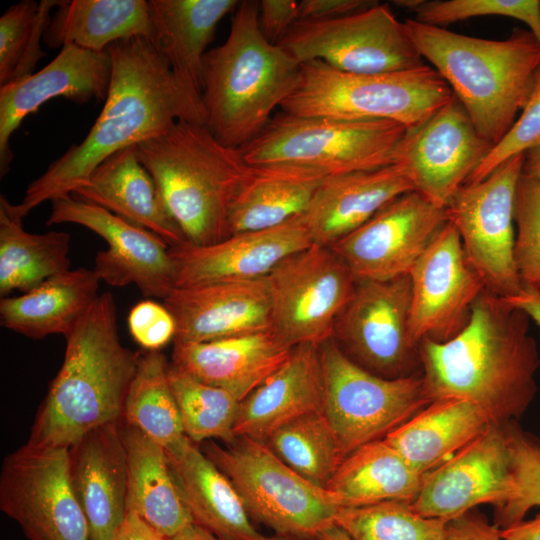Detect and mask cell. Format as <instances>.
I'll use <instances>...</instances> for the list:
<instances>
[{
    "label": "cell",
    "mask_w": 540,
    "mask_h": 540,
    "mask_svg": "<svg viewBox=\"0 0 540 540\" xmlns=\"http://www.w3.org/2000/svg\"><path fill=\"white\" fill-rule=\"evenodd\" d=\"M324 383L323 414L344 458L384 439L429 403L421 372L387 379L349 360L330 338L319 345Z\"/></svg>",
    "instance_id": "30bf717a"
},
{
    "label": "cell",
    "mask_w": 540,
    "mask_h": 540,
    "mask_svg": "<svg viewBox=\"0 0 540 540\" xmlns=\"http://www.w3.org/2000/svg\"><path fill=\"white\" fill-rule=\"evenodd\" d=\"M111 78L104 106L87 136L32 181L23 200L11 204L23 219L45 201L72 195L112 154L159 136L179 120L205 124L201 96L182 82L146 38L111 44Z\"/></svg>",
    "instance_id": "6da1fadb"
},
{
    "label": "cell",
    "mask_w": 540,
    "mask_h": 540,
    "mask_svg": "<svg viewBox=\"0 0 540 540\" xmlns=\"http://www.w3.org/2000/svg\"><path fill=\"white\" fill-rule=\"evenodd\" d=\"M168 378L184 433L194 443L219 439L233 443L234 425L240 405L228 391L202 383L169 363Z\"/></svg>",
    "instance_id": "ab89813d"
},
{
    "label": "cell",
    "mask_w": 540,
    "mask_h": 540,
    "mask_svg": "<svg viewBox=\"0 0 540 540\" xmlns=\"http://www.w3.org/2000/svg\"><path fill=\"white\" fill-rule=\"evenodd\" d=\"M169 214L187 241L216 244L230 236L231 205L250 165L205 124L179 120L137 146Z\"/></svg>",
    "instance_id": "8992f818"
},
{
    "label": "cell",
    "mask_w": 540,
    "mask_h": 540,
    "mask_svg": "<svg viewBox=\"0 0 540 540\" xmlns=\"http://www.w3.org/2000/svg\"><path fill=\"white\" fill-rule=\"evenodd\" d=\"M319 345L292 348L288 359L240 402L236 437L265 442L279 427L310 412H323Z\"/></svg>",
    "instance_id": "4316f807"
},
{
    "label": "cell",
    "mask_w": 540,
    "mask_h": 540,
    "mask_svg": "<svg viewBox=\"0 0 540 540\" xmlns=\"http://www.w3.org/2000/svg\"><path fill=\"white\" fill-rule=\"evenodd\" d=\"M412 341L446 342L469 323L472 308L486 290L470 263L457 229L448 221L409 273Z\"/></svg>",
    "instance_id": "e0dca14e"
},
{
    "label": "cell",
    "mask_w": 540,
    "mask_h": 540,
    "mask_svg": "<svg viewBox=\"0 0 540 540\" xmlns=\"http://www.w3.org/2000/svg\"><path fill=\"white\" fill-rule=\"evenodd\" d=\"M297 21V1H259V25L263 35L269 42L277 44Z\"/></svg>",
    "instance_id": "c3c4849f"
},
{
    "label": "cell",
    "mask_w": 540,
    "mask_h": 540,
    "mask_svg": "<svg viewBox=\"0 0 540 540\" xmlns=\"http://www.w3.org/2000/svg\"><path fill=\"white\" fill-rule=\"evenodd\" d=\"M60 1H20L0 18V86L31 75L46 56L40 43Z\"/></svg>",
    "instance_id": "b9f144b4"
},
{
    "label": "cell",
    "mask_w": 540,
    "mask_h": 540,
    "mask_svg": "<svg viewBox=\"0 0 540 540\" xmlns=\"http://www.w3.org/2000/svg\"><path fill=\"white\" fill-rule=\"evenodd\" d=\"M514 485L512 498L494 509V525L504 529L524 520L540 506V440L518 421L505 423Z\"/></svg>",
    "instance_id": "7bdbcfd3"
},
{
    "label": "cell",
    "mask_w": 540,
    "mask_h": 540,
    "mask_svg": "<svg viewBox=\"0 0 540 540\" xmlns=\"http://www.w3.org/2000/svg\"><path fill=\"white\" fill-rule=\"evenodd\" d=\"M413 190L395 165L328 176L301 217L313 244L332 247L385 205Z\"/></svg>",
    "instance_id": "484cf974"
},
{
    "label": "cell",
    "mask_w": 540,
    "mask_h": 540,
    "mask_svg": "<svg viewBox=\"0 0 540 540\" xmlns=\"http://www.w3.org/2000/svg\"><path fill=\"white\" fill-rule=\"evenodd\" d=\"M492 147L454 96L426 122L406 131L393 165L415 191L446 208Z\"/></svg>",
    "instance_id": "2e32d148"
},
{
    "label": "cell",
    "mask_w": 540,
    "mask_h": 540,
    "mask_svg": "<svg viewBox=\"0 0 540 540\" xmlns=\"http://www.w3.org/2000/svg\"><path fill=\"white\" fill-rule=\"evenodd\" d=\"M445 540H503L500 529L486 517L470 510L447 522Z\"/></svg>",
    "instance_id": "f907efd6"
},
{
    "label": "cell",
    "mask_w": 540,
    "mask_h": 540,
    "mask_svg": "<svg viewBox=\"0 0 540 540\" xmlns=\"http://www.w3.org/2000/svg\"><path fill=\"white\" fill-rule=\"evenodd\" d=\"M277 44L301 64L318 60L352 74L398 72L426 64L404 22L379 2L336 19L297 21Z\"/></svg>",
    "instance_id": "8fae6325"
},
{
    "label": "cell",
    "mask_w": 540,
    "mask_h": 540,
    "mask_svg": "<svg viewBox=\"0 0 540 540\" xmlns=\"http://www.w3.org/2000/svg\"><path fill=\"white\" fill-rule=\"evenodd\" d=\"M325 178L297 168L250 166L231 205L229 234L270 229L302 215Z\"/></svg>",
    "instance_id": "e575fe53"
},
{
    "label": "cell",
    "mask_w": 540,
    "mask_h": 540,
    "mask_svg": "<svg viewBox=\"0 0 540 540\" xmlns=\"http://www.w3.org/2000/svg\"><path fill=\"white\" fill-rule=\"evenodd\" d=\"M301 215L270 229L230 235L198 246L189 242L169 248L175 288L267 277L287 256L311 246Z\"/></svg>",
    "instance_id": "44dd1931"
},
{
    "label": "cell",
    "mask_w": 540,
    "mask_h": 540,
    "mask_svg": "<svg viewBox=\"0 0 540 540\" xmlns=\"http://www.w3.org/2000/svg\"><path fill=\"white\" fill-rule=\"evenodd\" d=\"M500 535L503 540H540V512L532 519L500 529Z\"/></svg>",
    "instance_id": "db71d44e"
},
{
    "label": "cell",
    "mask_w": 540,
    "mask_h": 540,
    "mask_svg": "<svg viewBox=\"0 0 540 540\" xmlns=\"http://www.w3.org/2000/svg\"><path fill=\"white\" fill-rule=\"evenodd\" d=\"M127 321L131 336L147 351H160L175 339L176 322L164 304L141 301L131 308Z\"/></svg>",
    "instance_id": "7dc6e473"
},
{
    "label": "cell",
    "mask_w": 540,
    "mask_h": 540,
    "mask_svg": "<svg viewBox=\"0 0 540 540\" xmlns=\"http://www.w3.org/2000/svg\"><path fill=\"white\" fill-rule=\"evenodd\" d=\"M406 131L387 120L347 121L282 111L240 150L250 166L297 168L328 177L393 165Z\"/></svg>",
    "instance_id": "ba28073f"
},
{
    "label": "cell",
    "mask_w": 540,
    "mask_h": 540,
    "mask_svg": "<svg viewBox=\"0 0 540 540\" xmlns=\"http://www.w3.org/2000/svg\"><path fill=\"white\" fill-rule=\"evenodd\" d=\"M163 304L175 319L178 342H207L270 329L266 277L174 288Z\"/></svg>",
    "instance_id": "603a6c76"
},
{
    "label": "cell",
    "mask_w": 540,
    "mask_h": 540,
    "mask_svg": "<svg viewBox=\"0 0 540 540\" xmlns=\"http://www.w3.org/2000/svg\"><path fill=\"white\" fill-rule=\"evenodd\" d=\"M540 145V66L529 97L508 132L496 143L466 184L486 178L498 166Z\"/></svg>",
    "instance_id": "bcb514c9"
},
{
    "label": "cell",
    "mask_w": 540,
    "mask_h": 540,
    "mask_svg": "<svg viewBox=\"0 0 540 540\" xmlns=\"http://www.w3.org/2000/svg\"><path fill=\"white\" fill-rule=\"evenodd\" d=\"M272 540H300V539L274 535V536H272Z\"/></svg>",
    "instance_id": "680465c9"
},
{
    "label": "cell",
    "mask_w": 540,
    "mask_h": 540,
    "mask_svg": "<svg viewBox=\"0 0 540 540\" xmlns=\"http://www.w3.org/2000/svg\"><path fill=\"white\" fill-rule=\"evenodd\" d=\"M128 464L127 513L169 538L193 522L176 486L165 449L121 423Z\"/></svg>",
    "instance_id": "d6a6232c"
},
{
    "label": "cell",
    "mask_w": 540,
    "mask_h": 540,
    "mask_svg": "<svg viewBox=\"0 0 540 540\" xmlns=\"http://www.w3.org/2000/svg\"><path fill=\"white\" fill-rule=\"evenodd\" d=\"M513 494L505 423H492L453 457L424 474L411 506L424 517L448 522L481 504L498 508Z\"/></svg>",
    "instance_id": "ffe728a7"
},
{
    "label": "cell",
    "mask_w": 540,
    "mask_h": 540,
    "mask_svg": "<svg viewBox=\"0 0 540 540\" xmlns=\"http://www.w3.org/2000/svg\"><path fill=\"white\" fill-rule=\"evenodd\" d=\"M0 509L28 540H91L72 488L68 449L26 444L5 456Z\"/></svg>",
    "instance_id": "9a60e30c"
},
{
    "label": "cell",
    "mask_w": 540,
    "mask_h": 540,
    "mask_svg": "<svg viewBox=\"0 0 540 540\" xmlns=\"http://www.w3.org/2000/svg\"><path fill=\"white\" fill-rule=\"evenodd\" d=\"M47 225L72 223L90 229L108 245L94 271L113 287L134 284L143 296L165 299L175 288L170 246L158 235L72 195L51 201Z\"/></svg>",
    "instance_id": "d6986e66"
},
{
    "label": "cell",
    "mask_w": 540,
    "mask_h": 540,
    "mask_svg": "<svg viewBox=\"0 0 540 540\" xmlns=\"http://www.w3.org/2000/svg\"><path fill=\"white\" fill-rule=\"evenodd\" d=\"M447 222L445 207L413 190L385 205L329 248L356 279L390 280L409 275Z\"/></svg>",
    "instance_id": "ac0fdd59"
},
{
    "label": "cell",
    "mask_w": 540,
    "mask_h": 540,
    "mask_svg": "<svg viewBox=\"0 0 540 540\" xmlns=\"http://www.w3.org/2000/svg\"><path fill=\"white\" fill-rule=\"evenodd\" d=\"M171 365L231 393L240 402L289 357L292 348L270 329L207 342L174 341Z\"/></svg>",
    "instance_id": "d4e9b609"
},
{
    "label": "cell",
    "mask_w": 540,
    "mask_h": 540,
    "mask_svg": "<svg viewBox=\"0 0 540 540\" xmlns=\"http://www.w3.org/2000/svg\"><path fill=\"white\" fill-rule=\"evenodd\" d=\"M205 455L229 478L251 518L274 535L315 540L339 508L330 492L305 480L263 441L237 437L220 446L212 441Z\"/></svg>",
    "instance_id": "9c48e42d"
},
{
    "label": "cell",
    "mask_w": 540,
    "mask_h": 540,
    "mask_svg": "<svg viewBox=\"0 0 540 540\" xmlns=\"http://www.w3.org/2000/svg\"><path fill=\"white\" fill-rule=\"evenodd\" d=\"M135 37L154 40L149 1L65 0L56 7L43 42L50 48L74 45L102 53Z\"/></svg>",
    "instance_id": "836d02e7"
},
{
    "label": "cell",
    "mask_w": 540,
    "mask_h": 540,
    "mask_svg": "<svg viewBox=\"0 0 540 540\" xmlns=\"http://www.w3.org/2000/svg\"><path fill=\"white\" fill-rule=\"evenodd\" d=\"M522 173L540 180V145L524 154Z\"/></svg>",
    "instance_id": "9f6ffc18"
},
{
    "label": "cell",
    "mask_w": 540,
    "mask_h": 540,
    "mask_svg": "<svg viewBox=\"0 0 540 540\" xmlns=\"http://www.w3.org/2000/svg\"><path fill=\"white\" fill-rule=\"evenodd\" d=\"M236 0H149L153 43L174 74L202 95L203 61L218 23L234 12Z\"/></svg>",
    "instance_id": "1f68e13d"
},
{
    "label": "cell",
    "mask_w": 540,
    "mask_h": 540,
    "mask_svg": "<svg viewBox=\"0 0 540 540\" xmlns=\"http://www.w3.org/2000/svg\"><path fill=\"white\" fill-rule=\"evenodd\" d=\"M377 2L372 0H302L298 2V21L336 19L363 11Z\"/></svg>",
    "instance_id": "681fc988"
},
{
    "label": "cell",
    "mask_w": 540,
    "mask_h": 540,
    "mask_svg": "<svg viewBox=\"0 0 540 540\" xmlns=\"http://www.w3.org/2000/svg\"><path fill=\"white\" fill-rule=\"evenodd\" d=\"M333 522L352 540H445L447 525L418 514L405 501L339 507Z\"/></svg>",
    "instance_id": "60d3db41"
},
{
    "label": "cell",
    "mask_w": 540,
    "mask_h": 540,
    "mask_svg": "<svg viewBox=\"0 0 540 540\" xmlns=\"http://www.w3.org/2000/svg\"><path fill=\"white\" fill-rule=\"evenodd\" d=\"M65 339L63 363L31 428L34 447L69 449L92 430L123 422L140 354L120 341L114 296L98 295Z\"/></svg>",
    "instance_id": "3957f363"
},
{
    "label": "cell",
    "mask_w": 540,
    "mask_h": 540,
    "mask_svg": "<svg viewBox=\"0 0 540 540\" xmlns=\"http://www.w3.org/2000/svg\"><path fill=\"white\" fill-rule=\"evenodd\" d=\"M395 5L415 12L419 22L442 27L480 16H503L524 23L540 44L538 0H397Z\"/></svg>",
    "instance_id": "ee69618b"
},
{
    "label": "cell",
    "mask_w": 540,
    "mask_h": 540,
    "mask_svg": "<svg viewBox=\"0 0 540 540\" xmlns=\"http://www.w3.org/2000/svg\"><path fill=\"white\" fill-rule=\"evenodd\" d=\"M116 540H168L135 514L127 513Z\"/></svg>",
    "instance_id": "816d5d0a"
},
{
    "label": "cell",
    "mask_w": 540,
    "mask_h": 540,
    "mask_svg": "<svg viewBox=\"0 0 540 540\" xmlns=\"http://www.w3.org/2000/svg\"><path fill=\"white\" fill-rule=\"evenodd\" d=\"M411 291L409 275L357 279L331 339L349 360L374 375L397 379L421 372L419 345L409 331Z\"/></svg>",
    "instance_id": "5bb4252c"
},
{
    "label": "cell",
    "mask_w": 540,
    "mask_h": 540,
    "mask_svg": "<svg viewBox=\"0 0 540 540\" xmlns=\"http://www.w3.org/2000/svg\"><path fill=\"white\" fill-rule=\"evenodd\" d=\"M302 65L259 25V1H241L225 42L205 54V125L224 145L242 148L267 125L297 87Z\"/></svg>",
    "instance_id": "5b68a950"
},
{
    "label": "cell",
    "mask_w": 540,
    "mask_h": 540,
    "mask_svg": "<svg viewBox=\"0 0 540 540\" xmlns=\"http://www.w3.org/2000/svg\"><path fill=\"white\" fill-rule=\"evenodd\" d=\"M422 58L441 75L479 134L493 146L508 132L531 92L540 44L515 28L504 40L452 32L416 19L404 21Z\"/></svg>",
    "instance_id": "277c9868"
},
{
    "label": "cell",
    "mask_w": 540,
    "mask_h": 540,
    "mask_svg": "<svg viewBox=\"0 0 540 540\" xmlns=\"http://www.w3.org/2000/svg\"><path fill=\"white\" fill-rule=\"evenodd\" d=\"M120 425L96 428L68 449L72 488L91 540H116L127 516L128 464Z\"/></svg>",
    "instance_id": "cb8c5ba5"
},
{
    "label": "cell",
    "mask_w": 540,
    "mask_h": 540,
    "mask_svg": "<svg viewBox=\"0 0 540 540\" xmlns=\"http://www.w3.org/2000/svg\"><path fill=\"white\" fill-rule=\"evenodd\" d=\"M514 261L523 285L540 289V180L522 173L515 194Z\"/></svg>",
    "instance_id": "f6af8a7d"
},
{
    "label": "cell",
    "mask_w": 540,
    "mask_h": 540,
    "mask_svg": "<svg viewBox=\"0 0 540 540\" xmlns=\"http://www.w3.org/2000/svg\"><path fill=\"white\" fill-rule=\"evenodd\" d=\"M265 443L293 471L326 490L344 459L323 412H310L289 421Z\"/></svg>",
    "instance_id": "f35d334b"
},
{
    "label": "cell",
    "mask_w": 540,
    "mask_h": 540,
    "mask_svg": "<svg viewBox=\"0 0 540 540\" xmlns=\"http://www.w3.org/2000/svg\"><path fill=\"white\" fill-rule=\"evenodd\" d=\"M530 321L506 298L484 290L458 335L442 343L423 340L419 344L430 401L466 399L494 423L518 421L537 393L540 356Z\"/></svg>",
    "instance_id": "7a4b0ae2"
},
{
    "label": "cell",
    "mask_w": 540,
    "mask_h": 540,
    "mask_svg": "<svg viewBox=\"0 0 540 540\" xmlns=\"http://www.w3.org/2000/svg\"><path fill=\"white\" fill-rule=\"evenodd\" d=\"M110 78L111 60L107 52L66 45L38 72L0 86L1 177L10 169V139L24 118L56 97L76 103L105 100Z\"/></svg>",
    "instance_id": "7402d4cb"
},
{
    "label": "cell",
    "mask_w": 540,
    "mask_h": 540,
    "mask_svg": "<svg viewBox=\"0 0 540 540\" xmlns=\"http://www.w3.org/2000/svg\"><path fill=\"white\" fill-rule=\"evenodd\" d=\"M424 474L415 471L384 439L367 443L348 454L327 490L338 507L384 501L412 503Z\"/></svg>",
    "instance_id": "d590c367"
},
{
    "label": "cell",
    "mask_w": 540,
    "mask_h": 540,
    "mask_svg": "<svg viewBox=\"0 0 540 540\" xmlns=\"http://www.w3.org/2000/svg\"><path fill=\"white\" fill-rule=\"evenodd\" d=\"M94 269H68L34 289L0 301L1 325L32 339L67 336L98 297Z\"/></svg>",
    "instance_id": "4dcf8cb0"
},
{
    "label": "cell",
    "mask_w": 540,
    "mask_h": 540,
    "mask_svg": "<svg viewBox=\"0 0 540 540\" xmlns=\"http://www.w3.org/2000/svg\"><path fill=\"white\" fill-rule=\"evenodd\" d=\"M168 369L169 363L162 352L146 351L140 355L122 422L137 428L166 451L187 438L170 387Z\"/></svg>",
    "instance_id": "74e56055"
},
{
    "label": "cell",
    "mask_w": 540,
    "mask_h": 540,
    "mask_svg": "<svg viewBox=\"0 0 540 540\" xmlns=\"http://www.w3.org/2000/svg\"><path fill=\"white\" fill-rule=\"evenodd\" d=\"M523 163L524 155L507 160L483 180L462 186L446 207L485 289L503 298L523 289L514 261V201Z\"/></svg>",
    "instance_id": "4fadbf2b"
},
{
    "label": "cell",
    "mask_w": 540,
    "mask_h": 540,
    "mask_svg": "<svg viewBox=\"0 0 540 540\" xmlns=\"http://www.w3.org/2000/svg\"><path fill=\"white\" fill-rule=\"evenodd\" d=\"M166 453L194 523L218 540H272L255 529L232 482L196 443L187 437Z\"/></svg>",
    "instance_id": "f1b7e54d"
},
{
    "label": "cell",
    "mask_w": 540,
    "mask_h": 540,
    "mask_svg": "<svg viewBox=\"0 0 540 540\" xmlns=\"http://www.w3.org/2000/svg\"><path fill=\"white\" fill-rule=\"evenodd\" d=\"M71 235L63 231L33 234L0 197V296L26 293L48 278L70 269Z\"/></svg>",
    "instance_id": "8d00e7d4"
},
{
    "label": "cell",
    "mask_w": 540,
    "mask_h": 540,
    "mask_svg": "<svg viewBox=\"0 0 540 540\" xmlns=\"http://www.w3.org/2000/svg\"><path fill=\"white\" fill-rule=\"evenodd\" d=\"M492 423L477 404L442 398L429 403L384 440L415 471L426 474L478 438Z\"/></svg>",
    "instance_id": "f546056e"
},
{
    "label": "cell",
    "mask_w": 540,
    "mask_h": 540,
    "mask_svg": "<svg viewBox=\"0 0 540 540\" xmlns=\"http://www.w3.org/2000/svg\"><path fill=\"white\" fill-rule=\"evenodd\" d=\"M266 279L270 330L290 348L330 339L357 281L331 248L316 244L284 258Z\"/></svg>",
    "instance_id": "7c38bea8"
},
{
    "label": "cell",
    "mask_w": 540,
    "mask_h": 540,
    "mask_svg": "<svg viewBox=\"0 0 540 540\" xmlns=\"http://www.w3.org/2000/svg\"><path fill=\"white\" fill-rule=\"evenodd\" d=\"M168 540H218L210 531L192 522Z\"/></svg>",
    "instance_id": "11a10c76"
},
{
    "label": "cell",
    "mask_w": 540,
    "mask_h": 540,
    "mask_svg": "<svg viewBox=\"0 0 540 540\" xmlns=\"http://www.w3.org/2000/svg\"><path fill=\"white\" fill-rule=\"evenodd\" d=\"M72 196L153 232L170 247L188 242L141 163L136 146L106 158Z\"/></svg>",
    "instance_id": "83f0119b"
},
{
    "label": "cell",
    "mask_w": 540,
    "mask_h": 540,
    "mask_svg": "<svg viewBox=\"0 0 540 540\" xmlns=\"http://www.w3.org/2000/svg\"><path fill=\"white\" fill-rule=\"evenodd\" d=\"M315 540H352L351 537L336 523L332 522L324 527Z\"/></svg>",
    "instance_id": "6f0895ef"
},
{
    "label": "cell",
    "mask_w": 540,
    "mask_h": 540,
    "mask_svg": "<svg viewBox=\"0 0 540 540\" xmlns=\"http://www.w3.org/2000/svg\"><path fill=\"white\" fill-rule=\"evenodd\" d=\"M506 299L522 309L540 328V289L523 285L518 295Z\"/></svg>",
    "instance_id": "f5cc1de1"
},
{
    "label": "cell",
    "mask_w": 540,
    "mask_h": 540,
    "mask_svg": "<svg viewBox=\"0 0 540 540\" xmlns=\"http://www.w3.org/2000/svg\"><path fill=\"white\" fill-rule=\"evenodd\" d=\"M283 112L347 121L387 120L414 129L453 97L430 65L382 74H352L318 60L305 62Z\"/></svg>",
    "instance_id": "52a82bcc"
}]
</instances>
